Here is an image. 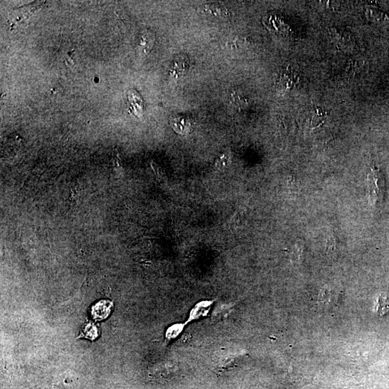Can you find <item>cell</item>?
<instances>
[{
    "label": "cell",
    "mask_w": 389,
    "mask_h": 389,
    "mask_svg": "<svg viewBox=\"0 0 389 389\" xmlns=\"http://www.w3.org/2000/svg\"><path fill=\"white\" fill-rule=\"evenodd\" d=\"M247 351L237 347H228L220 350L214 357L215 367L221 371H227L237 366L244 357Z\"/></svg>",
    "instance_id": "1"
},
{
    "label": "cell",
    "mask_w": 389,
    "mask_h": 389,
    "mask_svg": "<svg viewBox=\"0 0 389 389\" xmlns=\"http://www.w3.org/2000/svg\"><path fill=\"white\" fill-rule=\"evenodd\" d=\"M299 76L294 70L286 68L280 74L277 81V90L281 94L287 93L299 83Z\"/></svg>",
    "instance_id": "2"
},
{
    "label": "cell",
    "mask_w": 389,
    "mask_h": 389,
    "mask_svg": "<svg viewBox=\"0 0 389 389\" xmlns=\"http://www.w3.org/2000/svg\"><path fill=\"white\" fill-rule=\"evenodd\" d=\"M112 302L106 300L99 301L92 308L91 315L94 319L97 321L107 318L111 312Z\"/></svg>",
    "instance_id": "3"
},
{
    "label": "cell",
    "mask_w": 389,
    "mask_h": 389,
    "mask_svg": "<svg viewBox=\"0 0 389 389\" xmlns=\"http://www.w3.org/2000/svg\"><path fill=\"white\" fill-rule=\"evenodd\" d=\"M200 9L206 15L216 18H228L232 15L227 7L218 4H204L200 7Z\"/></svg>",
    "instance_id": "4"
},
{
    "label": "cell",
    "mask_w": 389,
    "mask_h": 389,
    "mask_svg": "<svg viewBox=\"0 0 389 389\" xmlns=\"http://www.w3.org/2000/svg\"><path fill=\"white\" fill-rule=\"evenodd\" d=\"M189 59L185 55L178 56L174 62L170 74L175 77H179L188 70Z\"/></svg>",
    "instance_id": "5"
},
{
    "label": "cell",
    "mask_w": 389,
    "mask_h": 389,
    "mask_svg": "<svg viewBox=\"0 0 389 389\" xmlns=\"http://www.w3.org/2000/svg\"><path fill=\"white\" fill-rule=\"evenodd\" d=\"M232 305L229 304H218L214 309L212 314V320L213 322H218L227 318L232 311Z\"/></svg>",
    "instance_id": "6"
},
{
    "label": "cell",
    "mask_w": 389,
    "mask_h": 389,
    "mask_svg": "<svg viewBox=\"0 0 389 389\" xmlns=\"http://www.w3.org/2000/svg\"><path fill=\"white\" fill-rule=\"evenodd\" d=\"M172 127L178 134H187L190 129V121L185 117L176 116L172 121Z\"/></svg>",
    "instance_id": "7"
},
{
    "label": "cell",
    "mask_w": 389,
    "mask_h": 389,
    "mask_svg": "<svg viewBox=\"0 0 389 389\" xmlns=\"http://www.w3.org/2000/svg\"><path fill=\"white\" fill-rule=\"evenodd\" d=\"M374 310L379 315H386L389 311V294L384 293L379 296L376 300Z\"/></svg>",
    "instance_id": "8"
},
{
    "label": "cell",
    "mask_w": 389,
    "mask_h": 389,
    "mask_svg": "<svg viewBox=\"0 0 389 389\" xmlns=\"http://www.w3.org/2000/svg\"><path fill=\"white\" fill-rule=\"evenodd\" d=\"M230 97L234 106H238L240 107H245L249 104V100H248V97L245 96V94L236 90V89L233 90Z\"/></svg>",
    "instance_id": "9"
},
{
    "label": "cell",
    "mask_w": 389,
    "mask_h": 389,
    "mask_svg": "<svg viewBox=\"0 0 389 389\" xmlns=\"http://www.w3.org/2000/svg\"><path fill=\"white\" fill-rule=\"evenodd\" d=\"M211 303L209 302H202L201 304H197L193 309V312H191L190 315V320L196 319L199 318L201 316H204L210 307Z\"/></svg>",
    "instance_id": "10"
},
{
    "label": "cell",
    "mask_w": 389,
    "mask_h": 389,
    "mask_svg": "<svg viewBox=\"0 0 389 389\" xmlns=\"http://www.w3.org/2000/svg\"><path fill=\"white\" fill-rule=\"evenodd\" d=\"M326 113L323 111L322 109L319 107H316L315 110L312 111V118L311 123L314 127H317L318 125H321L324 121Z\"/></svg>",
    "instance_id": "11"
},
{
    "label": "cell",
    "mask_w": 389,
    "mask_h": 389,
    "mask_svg": "<svg viewBox=\"0 0 389 389\" xmlns=\"http://www.w3.org/2000/svg\"><path fill=\"white\" fill-rule=\"evenodd\" d=\"M84 336L87 338L93 340L96 339L98 336V328L95 324L90 323L85 325L83 329Z\"/></svg>",
    "instance_id": "12"
},
{
    "label": "cell",
    "mask_w": 389,
    "mask_h": 389,
    "mask_svg": "<svg viewBox=\"0 0 389 389\" xmlns=\"http://www.w3.org/2000/svg\"><path fill=\"white\" fill-rule=\"evenodd\" d=\"M183 329V325L176 324L173 325L171 327L167 329L166 333V340L167 341L174 340Z\"/></svg>",
    "instance_id": "13"
},
{
    "label": "cell",
    "mask_w": 389,
    "mask_h": 389,
    "mask_svg": "<svg viewBox=\"0 0 389 389\" xmlns=\"http://www.w3.org/2000/svg\"><path fill=\"white\" fill-rule=\"evenodd\" d=\"M231 162V155L229 153H223L222 155L218 158V160L216 161L215 166L218 169H223L224 167L228 166Z\"/></svg>",
    "instance_id": "14"
},
{
    "label": "cell",
    "mask_w": 389,
    "mask_h": 389,
    "mask_svg": "<svg viewBox=\"0 0 389 389\" xmlns=\"http://www.w3.org/2000/svg\"><path fill=\"white\" fill-rule=\"evenodd\" d=\"M243 218L244 215L242 212H237V213H235L231 219V228L232 229H235L236 228L240 226L242 223Z\"/></svg>",
    "instance_id": "15"
}]
</instances>
